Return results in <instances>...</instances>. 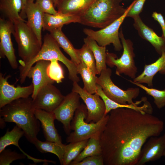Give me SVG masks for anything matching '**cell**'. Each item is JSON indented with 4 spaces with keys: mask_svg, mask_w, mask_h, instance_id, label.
Listing matches in <instances>:
<instances>
[{
    "mask_svg": "<svg viewBox=\"0 0 165 165\" xmlns=\"http://www.w3.org/2000/svg\"><path fill=\"white\" fill-rule=\"evenodd\" d=\"M101 133L100 142L105 165H136L147 140L158 136L164 123L150 114L133 109L112 110Z\"/></svg>",
    "mask_w": 165,
    "mask_h": 165,
    "instance_id": "1",
    "label": "cell"
},
{
    "mask_svg": "<svg viewBox=\"0 0 165 165\" xmlns=\"http://www.w3.org/2000/svg\"><path fill=\"white\" fill-rule=\"evenodd\" d=\"M35 110L31 97L20 98L0 108V116L6 122L16 123L23 130L27 139L33 144L37 138L40 127Z\"/></svg>",
    "mask_w": 165,
    "mask_h": 165,
    "instance_id": "2",
    "label": "cell"
},
{
    "mask_svg": "<svg viewBox=\"0 0 165 165\" xmlns=\"http://www.w3.org/2000/svg\"><path fill=\"white\" fill-rule=\"evenodd\" d=\"M123 0H95L79 16V24L102 29L121 17L125 13L120 3Z\"/></svg>",
    "mask_w": 165,
    "mask_h": 165,
    "instance_id": "3",
    "label": "cell"
},
{
    "mask_svg": "<svg viewBox=\"0 0 165 165\" xmlns=\"http://www.w3.org/2000/svg\"><path fill=\"white\" fill-rule=\"evenodd\" d=\"M58 44L50 33H47L43 39L41 49L36 57L25 64H20L19 67L20 82L22 84L25 82L29 70L36 62L45 60L52 61L56 60L62 62L68 71L69 78L73 82H78L79 79L78 76L77 65L71 60L67 58L62 53Z\"/></svg>",
    "mask_w": 165,
    "mask_h": 165,
    "instance_id": "4",
    "label": "cell"
},
{
    "mask_svg": "<svg viewBox=\"0 0 165 165\" xmlns=\"http://www.w3.org/2000/svg\"><path fill=\"white\" fill-rule=\"evenodd\" d=\"M18 20L14 23L12 34L18 46V54L21 58L20 64H25L34 59L40 52L42 43L27 23Z\"/></svg>",
    "mask_w": 165,
    "mask_h": 165,
    "instance_id": "5",
    "label": "cell"
},
{
    "mask_svg": "<svg viewBox=\"0 0 165 165\" xmlns=\"http://www.w3.org/2000/svg\"><path fill=\"white\" fill-rule=\"evenodd\" d=\"M88 111L86 105L81 104L76 110L71 122V129L73 131L67 137V143L75 142L89 139L97 132L102 131L108 119V114L97 123H87L85 121Z\"/></svg>",
    "mask_w": 165,
    "mask_h": 165,
    "instance_id": "6",
    "label": "cell"
},
{
    "mask_svg": "<svg viewBox=\"0 0 165 165\" xmlns=\"http://www.w3.org/2000/svg\"><path fill=\"white\" fill-rule=\"evenodd\" d=\"M112 71L110 68L103 70L97 77V83L100 85L106 95L113 101L123 105H138L146 99L142 97L140 101L134 102L133 99L139 95L138 88H130L124 90L116 86L111 79Z\"/></svg>",
    "mask_w": 165,
    "mask_h": 165,
    "instance_id": "7",
    "label": "cell"
},
{
    "mask_svg": "<svg viewBox=\"0 0 165 165\" xmlns=\"http://www.w3.org/2000/svg\"><path fill=\"white\" fill-rule=\"evenodd\" d=\"M119 35L123 49L122 54L118 58L115 54L106 51V64L111 68L116 67L117 75L124 74L134 79L136 77L138 69L134 60L133 43L130 40L125 38L122 28Z\"/></svg>",
    "mask_w": 165,
    "mask_h": 165,
    "instance_id": "8",
    "label": "cell"
},
{
    "mask_svg": "<svg viewBox=\"0 0 165 165\" xmlns=\"http://www.w3.org/2000/svg\"><path fill=\"white\" fill-rule=\"evenodd\" d=\"M130 8V5L121 17L105 28L96 31L85 28L83 32L87 36L95 40L99 46H106L112 44L116 51H120L123 46L119 37V29Z\"/></svg>",
    "mask_w": 165,
    "mask_h": 165,
    "instance_id": "9",
    "label": "cell"
},
{
    "mask_svg": "<svg viewBox=\"0 0 165 165\" xmlns=\"http://www.w3.org/2000/svg\"><path fill=\"white\" fill-rule=\"evenodd\" d=\"M72 91L78 93L86 104L88 111L86 122L97 123L106 115L105 104L97 94H93L89 93L76 82H73Z\"/></svg>",
    "mask_w": 165,
    "mask_h": 165,
    "instance_id": "10",
    "label": "cell"
},
{
    "mask_svg": "<svg viewBox=\"0 0 165 165\" xmlns=\"http://www.w3.org/2000/svg\"><path fill=\"white\" fill-rule=\"evenodd\" d=\"M61 91L53 84L45 85L40 89L33 99L35 109L53 112L64 98Z\"/></svg>",
    "mask_w": 165,
    "mask_h": 165,
    "instance_id": "11",
    "label": "cell"
},
{
    "mask_svg": "<svg viewBox=\"0 0 165 165\" xmlns=\"http://www.w3.org/2000/svg\"><path fill=\"white\" fill-rule=\"evenodd\" d=\"M80 96L72 91L64 97V98L53 111L56 119L63 125L65 133L68 135L71 133V122L76 109L79 106Z\"/></svg>",
    "mask_w": 165,
    "mask_h": 165,
    "instance_id": "12",
    "label": "cell"
},
{
    "mask_svg": "<svg viewBox=\"0 0 165 165\" xmlns=\"http://www.w3.org/2000/svg\"><path fill=\"white\" fill-rule=\"evenodd\" d=\"M14 30V23L4 18H0V57L7 58L13 69L18 68V64L11 38Z\"/></svg>",
    "mask_w": 165,
    "mask_h": 165,
    "instance_id": "13",
    "label": "cell"
},
{
    "mask_svg": "<svg viewBox=\"0 0 165 165\" xmlns=\"http://www.w3.org/2000/svg\"><path fill=\"white\" fill-rule=\"evenodd\" d=\"M10 77L9 75L5 77L0 73V108L11 102L20 98H25L31 95L34 91L32 83L29 86L15 87L8 82Z\"/></svg>",
    "mask_w": 165,
    "mask_h": 165,
    "instance_id": "14",
    "label": "cell"
},
{
    "mask_svg": "<svg viewBox=\"0 0 165 165\" xmlns=\"http://www.w3.org/2000/svg\"><path fill=\"white\" fill-rule=\"evenodd\" d=\"M165 152V133L162 136H152L143 145L136 165H144L163 156Z\"/></svg>",
    "mask_w": 165,
    "mask_h": 165,
    "instance_id": "15",
    "label": "cell"
},
{
    "mask_svg": "<svg viewBox=\"0 0 165 165\" xmlns=\"http://www.w3.org/2000/svg\"><path fill=\"white\" fill-rule=\"evenodd\" d=\"M51 63L50 61L39 60L36 62L35 65L31 66L28 71L27 77L32 79L34 86L33 92L31 97L33 99L42 87L54 83L55 81L51 78L49 74V68Z\"/></svg>",
    "mask_w": 165,
    "mask_h": 165,
    "instance_id": "16",
    "label": "cell"
},
{
    "mask_svg": "<svg viewBox=\"0 0 165 165\" xmlns=\"http://www.w3.org/2000/svg\"><path fill=\"white\" fill-rule=\"evenodd\" d=\"M35 114L41 123L43 133L46 141L54 142L63 146L61 137L56 128L54 121L56 119L53 112H49L40 109H35Z\"/></svg>",
    "mask_w": 165,
    "mask_h": 165,
    "instance_id": "17",
    "label": "cell"
},
{
    "mask_svg": "<svg viewBox=\"0 0 165 165\" xmlns=\"http://www.w3.org/2000/svg\"><path fill=\"white\" fill-rule=\"evenodd\" d=\"M133 18L134 20L133 26L139 36L149 42L160 55L165 52V38L158 36L143 22L139 15L135 16Z\"/></svg>",
    "mask_w": 165,
    "mask_h": 165,
    "instance_id": "18",
    "label": "cell"
},
{
    "mask_svg": "<svg viewBox=\"0 0 165 165\" xmlns=\"http://www.w3.org/2000/svg\"><path fill=\"white\" fill-rule=\"evenodd\" d=\"M25 13L28 20L27 23L42 43V30L43 26L45 13L36 3L31 0H28Z\"/></svg>",
    "mask_w": 165,
    "mask_h": 165,
    "instance_id": "19",
    "label": "cell"
},
{
    "mask_svg": "<svg viewBox=\"0 0 165 165\" xmlns=\"http://www.w3.org/2000/svg\"><path fill=\"white\" fill-rule=\"evenodd\" d=\"M165 75V52L155 62L145 64L143 72L133 79V81L140 83L147 84L148 86H153L152 80L157 73Z\"/></svg>",
    "mask_w": 165,
    "mask_h": 165,
    "instance_id": "20",
    "label": "cell"
},
{
    "mask_svg": "<svg viewBox=\"0 0 165 165\" xmlns=\"http://www.w3.org/2000/svg\"><path fill=\"white\" fill-rule=\"evenodd\" d=\"M95 0H58L55 7L62 14L79 17Z\"/></svg>",
    "mask_w": 165,
    "mask_h": 165,
    "instance_id": "21",
    "label": "cell"
},
{
    "mask_svg": "<svg viewBox=\"0 0 165 165\" xmlns=\"http://www.w3.org/2000/svg\"><path fill=\"white\" fill-rule=\"evenodd\" d=\"M79 16L65 14L60 13L55 15L45 13L44 18L43 30L49 32L72 23H79Z\"/></svg>",
    "mask_w": 165,
    "mask_h": 165,
    "instance_id": "22",
    "label": "cell"
},
{
    "mask_svg": "<svg viewBox=\"0 0 165 165\" xmlns=\"http://www.w3.org/2000/svg\"><path fill=\"white\" fill-rule=\"evenodd\" d=\"M22 8V0H0L1 12L6 19L13 23L18 20L25 21L20 15Z\"/></svg>",
    "mask_w": 165,
    "mask_h": 165,
    "instance_id": "23",
    "label": "cell"
},
{
    "mask_svg": "<svg viewBox=\"0 0 165 165\" xmlns=\"http://www.w3.org/2000/svg\"><path fill=\"white\" fill-rule=\"evenodd\" d=\"M102 131H99L93 135L88 140L87 143L79 154L70 164L73 165L88 156L102 155L100 137Z\"/></svg>",
    "mask_w": 165,
    "mask_h": 165,
    "instance_id": "24",
    "label": "cell"
},
{
    "mask_svg": "<svg viewBox=\"0 0 165 165\" xmlns=\"http://www.w3.org/2000/svg\"><path fill=\"white\" fill-rule=\"evenodd\" d=\"M62 28L61 27L52 30L49 32L60 47L63 49L70 56L71 60L77 65L80 63V61L77 54L76 49L74 48L70 41L62 31Z\"/></svg>",
    "mask_w": 165,
    "mask_h": 165,
    "instance_id": "25",
    "label": "cell"
},
{
    "mask_svg": "<svg viewBox=\"0 0 165 165\" xmlns=\"http://www.w3.org/2000/svg\"><path fill=\"white\" fill-rule=\"evenodd\" d=\"M83 41L93 52L96 61L97 74L100 75L103 70L107 68L106 46H99L95 40L87 36L84 38Z\"/></svg>",
    "mask_w": 165,
    "mask_h": 165,
    "instance_id": "26",
    "label": "cell"
},
{
    "mask_svg": "<svg viewBox=\"0 0 165 165\" xmlns=\"http://www.w3.org/2000/svg\"><path fill=\"white\" fill-rule=\"evenodd\" d=\"M23 135H24V131L16 125L11 131L7 130L6 134L0 139V152L5 149L8 146L13 145L18 147L28 158L33 160L34 158L24 152L19 146V141Z\"/></svg>",
    "mask_w": 165,
    "mask_h": 165,
    "instance_id": "27",
    "label": "cell"
},
{
    "mask_svg": "<svg viewBox=\"0 0 165 165\" xmlns=\"http://www.w3.org/2000/svg\"><path fill=\"white\" fill-rule=\"evenodd\" d=\"M77 71L82 79L83 89L89 93L93 94L96 93L97 81V77L88 68L82 61L77 65Z\"/></svg>",
    "mask_w": 165,
    "mask_h": 165,
    "instance_id": "28",
    "label": "cell"
},
{
    "mask_svg": "<svg viewBox=\"0 0 165 165\" xmlns=\"http://www.w3.org/2000/svg\"><path fill=\"white\" fill-rule=\"evenodd\" d=\"M37 149L42 153H53L58 157L61 165H63L65 146H61L54 142L46 141H42L37 138L33 143Z\"/></svg>",
    "mask_w": 165,
    "mask_h": 165,
    "instance_id": "29",
    "label": "cell"
},
{
    "mask_svg": "<svg viewBox=\"0 0 165 165\" xmlns=\"http://www.w3.org/2000/svg\"><path fill=\"white\" fill-rule=\"evenodd\" d=\"M88 139L70 142L65 145L63 156V165H70L81 152L86 146Z\"/></svg>",
    "mask_w": 165,
    "mask_h": 165,
    "instance_id": "30",
    "label": "cell"
},
{
    "mask_svg": "<svg viewBox=\"0 0 165 165\" xmlns=\"http://www.w3.org/2000/svg\"><path fill=\"white\" fill-rule=\"evenodd\" d=\"M96 93L104 102L105 106V115H106L112 110L120 108H127L141 111L143 110L142 106H138L133 105H123L118 104L108 97L104 93L101 86L97 84Z\"/></svg>",
    "mask_w": 165,
    "mask_h": 165,
    "instance_id": "31",
    "label": "cell"
},
{
    "mask_svg": "<svg viewBox=\"0 0 165 165\" xmlns=\"http://www.w3.org/2000/svg\"><path fill=\"white\" fill-rule=\"evenodd\" d=\"M76 52L80 61H83L94 75L97 74L95 58L89 47L84 43L81 48L76 49Z\"/></svg>",
    "mask_w": 165,
    "mask_h": 165,
    "instance_id": "32",
    "label": "cell"
},
{
    "mask_svg": "<svg viewBox=\"0 0 165 165\" xmlns=\"http://www.w3.org/2000/svg\"><path fill=\"white\" fill-rule=\"evenodd\" d=\"M129 81L144 90L148 95L152 96L154 99V102L157 107L161 109L165 106V89L160 90L148 87L141 83L134 82L131 80Z\"/></svg>",
    "mask_w": 165,
    "mask_h": 165,
    "instance_id": "33",
    "label": "cell"
},
{
    "mask_svg": "<svg viewBox=\"0 0 165 165\" xmlns=\"http://www.w3.org/2000/svg\"><path fill=\"white\" fill-rule=\"evenodd\" d=\"M24 153H18L11 149H5L0 152V165H9L14 161L25 159Z\"/></svg>",
    "mask_w": 165,
    "mask_h": 165,
    "instance_id": "34",
    "label": "cell"
},
{
    "mask_svg": "<svg viewBox=\"0 0 165 165\" xmlns=\"http://www.w3.org/2000/svg\"><path fill=\"white\" fill-rule=\"evenodd\" d=\"M146 0H135L130 5V8L126 15L127 17L132 18L139 15L142 12Z\"/></svg>",
    "mask_w": 165,
    "mask_h": 165,
    "instance_id": "35",
    "label": "cell"
},
{
    "mask_svg": "<svg viewBox=\"0 0 165 165\" xmlns=\"http://www.w3.org/2000/svg\"><path fill=\"white\" fill-rule=\"evenodd\" d=\"M36 3L45 13L55 15L58 13L53 0H36Z\"/></svg>",
    "mask_w": 165,
    "mask_h": 165,
    "instance_id": "36",
    "label": "cell"
},
{
    "mask_svg": "<svg viewBox=\"0 0 165 165\" xmlns=\"http://www.w3.org/2000/svg\"><path fill=\"white\" fill-rule=\"evenodd\" d=\"M104 159L102 155L86 157L81 161L73 165H104Z\"/></svg>",
    "mask_w": 165,
    "mask_h": 165,
    "instance_id": "37",
    "label": "cell"
},
{
    "mask_svg": "<svg viewBox=\"0 0 165 165\" xmlns=\"http://www.w3.org/2000/svg\"><path fill=\"white\" fill-rule=\"evenodd\" d=\"M152 16L160 25L163 32L162 36L165 38V21L163 16L160 13L154 12Z\"/></svg>",
    "mask_w": 165,
    "mask_h": 165,
    "instance_id": "38",
    "label": "cell"
},
{
    "mask_svg": "<svg viewBox=\"0 0 165 165\" xmlns=\"http://www.w3.org/2000/svg\"><path fill=\"white\" fill-rule=\"evenodd\" d=\"M22 8L20 13V15L22 18L24 19V18H26L25 13V9L28 0H22Z\"/></svg>",
    "mask_w": 165,
    "mask_h": 165,
    "instance_id": "39",
    "label": "cell"
},
{
    "mask_svg": "<svg viewBox=\"0 0 165 165\" xmlns=\"http://www.w3.org/2000/svg\"><path fill=\"white\" fill-rule=\"evenodd\" d=\"M0 128L2 129L5 127L6 124L5 122H6L3 119V118L0 117Z\"/></svg>",
    "mask_w": 165,
    "mask_h": 165,
    "instance_id": "40",
    "label": "cell"
},
{
    "mask_svg": "<svg viewBox=\"0 0 165 165\" xmlns=\"http://www.w3.org/2000/svg\"><path fill=\"white\" fill-rule=\"evenodd\" d=\"M57 0H53L54 3V6L55 7L56 5Z\"/></svg>",
    "mask_w": 165,
    "mask_h": 165,
    "instance_id": "41",
    "label": "cell"
},
{
    "mask_svg": "<svg viewBox=\"0 0 165 165\" xmlns=\"http://www.w3.org/2000/svg\"><path fill=\"white\" fill-rule=\"evenodd\" d=\"M163 156H164V157H165V152L164 153V154Z\"/></svg>",
    "mask_w": 165,
    "mask_h": 165,
    "instance_id": "42",
    "label": "cell"
},
{
    "mask_svg": "<svg viewBox=\"0 0 165 165\" xmlns=\"http://www.w3.org/2000/svg\"><path fill=\"white\" fill-rule=\"evenodd\" d=\"M31 1L34 2L35 0H31Z\"/></svg>",
    "mask_w": 165,
    "mask_h": 165,
    "instance_id": "43",
    "label": "cell"
}]
</instances>
